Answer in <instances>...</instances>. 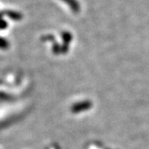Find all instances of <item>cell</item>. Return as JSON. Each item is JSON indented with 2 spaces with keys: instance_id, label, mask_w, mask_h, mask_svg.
I'll return each instance as SVG.
<instances>
[{
  "instance_id": "277c9868",
  "label": "cell",
  "mask_w": 149,
  "mask_h": 149,
  "mask_svg": "<svg viewBox=\"0 0 149 149\" xmlns=\"http://www.w3.org/2000/svg\"><path fill=\"white\" fill-rule=\"evenodd\" d=\"M63 1H65V2H67L71 7H72V9L73 10H77V2L74 1V0H63Z\"/></svg>"
},
{
  "instance_id": "5b68a950",
  "label": "cell",
  "mask_w": 149,
  "mask_h": 149,
  "mask_svg": "<svg viewBox=\"0 0 149 149\" xmlns=\"http://www.w3.org/2000/svg\"><path fill=\"white\" fill-rule=\"evenodd\" d=\"M8 26V24L6 20H4V18L0 19V30H5L6 29Z\"/></svg>"
},
{
  "instance_id": "3957f363",
  "label": "cell",
  "mask_w": 149,
  "mask_h": 149,
  "mask_svg": "<svg viewBox=\"0 0 149 149\" xmlns=\"http://www.w3.org/2000/svg\"><path fill=\"white\" fill-rule=\"evenodd\" d=\"M9 49V42L6 38L0 37V49Z\"/></svg>"
},
{
  "instance_id": "7a4b0ae2",
  "label": "cell",
  "mask_w": 149,
  "mask_h": 149,
  "mask_svg": "<svg viewBox=\"0 0 149 149\" xmlns=\"http://www.w3.org/2000/svg\"><path fill=\"white\" fill-rule=\"evenodd\" d=\"M5 15L14 21H21L23 19V15L20 12L14 11V10H5Z\"/></svg>"
},
{
  "instance_id": "6da1fadb",
  "label": "cell",
  "mask_w": 149,
  "mask_h": 149,
  "mask_svg": "<svg viewBox=\"0 0 149 149\" xmlns=\"http://www.w3.org/2000/svg\"><path fill=\"white\" fill-rule=\"evenodd\" d=\"M92 107V103L90 102H77L76 104H74L71 107V111L73 113H79L81 111H86L89 108Z\"/></svg>"
}]
</instances>
